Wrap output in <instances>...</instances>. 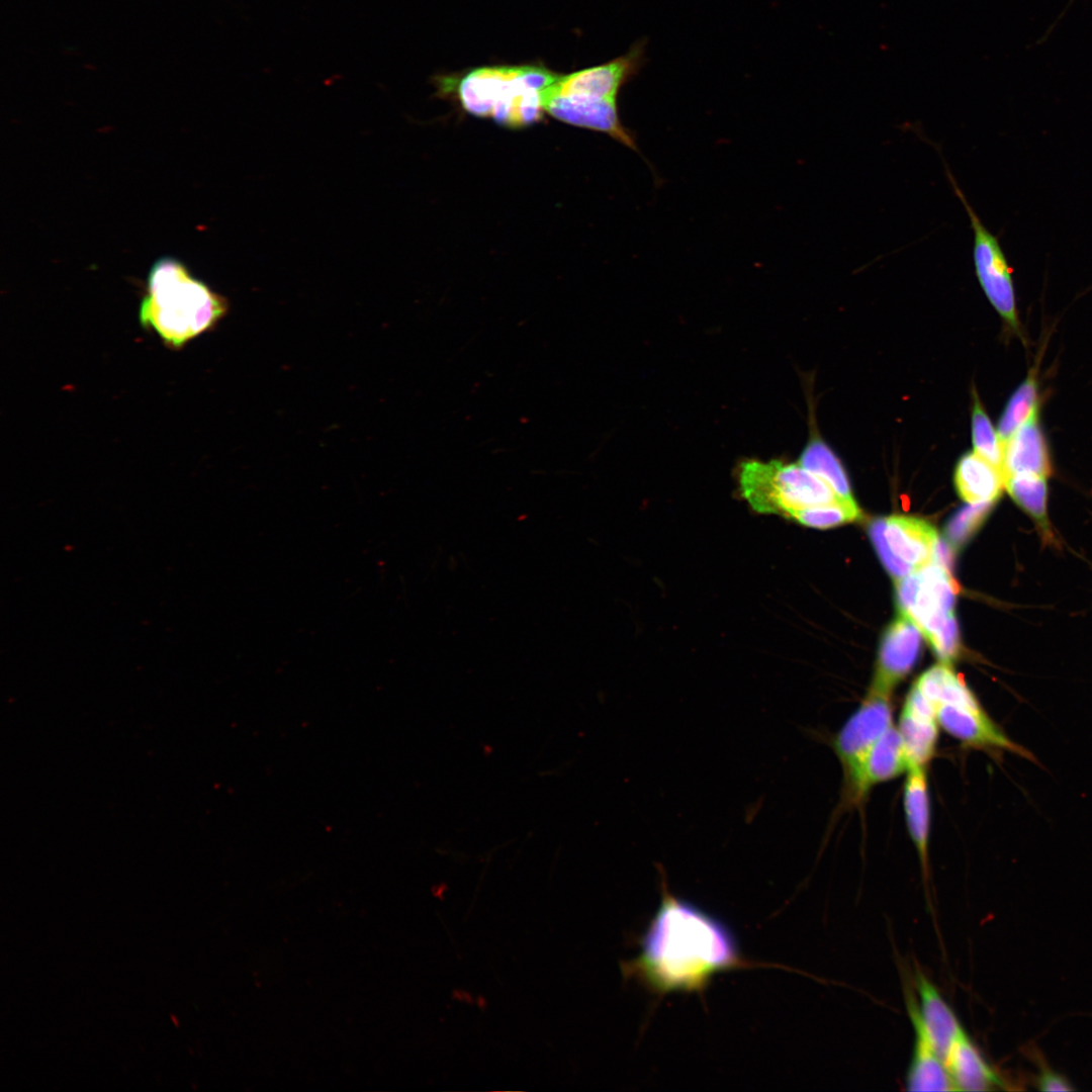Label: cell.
Segmentation results:
<instances>
[{
	"mask_svg": "<svg viewBox=\"0 0 1092 1092\" xmlns=\"http://www.w3.org/2000/svg\"><path fill=\"white\" fill-rule=\"evenodd\" d=\"M641 944L636 970L657 990H693L739 961L735 938L720 920L667 893Z\"/></svg>",
	"mask_w": 1092,
	"mask_h": 1092,
	"instance_id": "cell-1",
	"label": "cell"
},
{
	"mask_svg": "<svg viewBox=\"0 0 1092 1092\" xmlns=\"http://www.w3.org/2000/svg\"><path fill=\"white\" fill-rule=\"evenodd\" d=\"M146 283L139 322L171 350H181L190 341L213 330L230 308L223 295L172 257L158 259L151 267Z\"/></svg>",
	"mask_w": 1092,
	"mask_h": 1092,
	"instance_id": "cell-2",
	"label": "cell"
},
{
	"mask_svg": "<svg viewBox=\"0 0 1092 1092\" xmlns=\"http://www.w3.org/2000/svg\"><path fill=\"white\" fill-rule=\"evenodd\" d=\"M915 685L933 704L939 727L963 744L990 751L1006 750L1034 759L1031 752L1013 742L990 718L950 665L938 663L930 667Z\"/></svg>",
	"mask_w": 1092,
	"mask_h": 1092,
	"instance_id": "cell-3",
	"label": "cell"
},
{
	"mask_svg": "<svg viewBox=\"0 0 1092 1092\" xmlns=\"http://www.w3.org/2000/svg\"><path fill=\"white\" fill-rule=\"evenodd\" d=\"M739 490L759 514L792 518L799 511L837 503L838 497L820 477L800 463L745 460L738 468Z\"/></svg>",
	"mask_w": 1092,
	"mask_h": 1092,
	"instance_id": "cell-4",
	"label": "cell"
},
{
	"mask_svg": "<svg viewBox=\"0 0 1092 1092\" xmlns=\"http://www.w3.org/2000/svg\"><path fill=\"white\" fill-rule=\"evenodd\" d=\"M945 172L954 194L969 216L973 231V261L978 281L992 306L1020 336L1012 267L998 237L983 223L947 167Z\"/></svg>",
	"mask_w": 1092,
	"mask_h": 1092,
	"instance_id": "cell-5",
	"label": "cell"
},
{
	"mask_svg": "<svg viewBox=\"0 0 1092 1092\" xmlns=\"http://www.w3.org/2000/svg\"><path fill=\"white\" fill-rule=\"evenodd\" d=\"M901 614L911 619L928 640L954 616L958 584L947 570L929 562L896 580Z\"/></svg>",
	"mask_w": 1092,
	"mask_h": 1092,
	"instance_id": "cell-6",
	"label": "cell"
},
{
	"mask_svg": "<svg viewBox=\"0 0 1092 1092\" xmlns=\"http://www.w3.org/2000/svg\"><path fill=\"white\" fill-rule=\"evenodd\" d=\"M891 695L869 690L858 709L834 738L833 747L844 772L845 786L874 743L893 725Z\"/></svg>",
	"mask_w": 1092,
	"mask_h": 1092,
	"instance_id": "cell-7",
	"label": "cell"
},
{
	"mask_svg": "<svg viewBox=\"0 0 1092 1092\" xmlns=\"http://www.w3.org/2000/svg\"><path fill=\"white\" fill-rule=\"evenodd\" d=\"M646 40L633 43L628 52L607 63L582 69L558 79L544 95H572L617 101L621 88L632 80L646 63Z\"/></svg>",
	"mask_w": 1092,
	"mask_h": 1092,
	"instance_id": "cell-8",
	"label": "cell"
},
{
	"mask_svg": "<svg viewBox=\"0 0 1092 1092\" xmlns=\"http://www.w3.org/2000/svg\"><path fill=\"white\" fill-rule=\"evenodd\" d=\"M522 66L475 68L459 78L437 79L439 91L455 92L461 106L478 117H491L494 108L511 93L522 78Z\"/></svg>",
	"mask_w": 1092,
	"mask_h": 1092,
	"instance_id": "cell-9",
	"label": "cell"
},
{
	"mask_svg": "<svg viewBox=\"0 0 1092 1092\" xmlns=\"http://www.w3.org/2000/svg\"><path fill=\"white\" fill-rule=\"evenodd\" d=\"M543 107L565 123L600 131L640 153L635 136L621 122L617 101L572 95H544Z\"/></svg>",
	"mask_w": 1092,
	"mask_h": 1092,
	"instance_id": "cell-10",
	"label": "cell"
},
{
	"mask_svg": "<svg viewBox=\"0 0 1092 1092\" xmlns=\"http://www.w3.org/2000/svg\"><path fill=\"white\" fill-rule=\"evenodd\" d=\"M921 641L920 629L911 619L900 614L883 636L870 690L891 695L917 662Z\"/></svg>",
	"mask_w": 1092,
	"mask_h": 1092,
	"instance_id": "cell-11",
	"label": "cell"
},
{
	"mask_svg": "<svg viewBox=\"0 0 1092 1092\" xmlns=\"http://www.w3.org/2000/svg\"><path fill=\"white\" fill-rule=\"evenodd\" d=\"M915 986L917 998L908 996L907 1008L914 1012L931 1045L945 1062L965 1030L936 986L919 970L916 971Z\"/></svg>",
	"mask_w": 1092,
	"mask_h": 1092,
	"instance_id": "cell-12",
	"label": "cell"
},
{
	"mask_svg": "<svg viewBox=\"0 0 1092 1092\" xmlns=\"http://www.w3.org/2000/svg\"><path fill=\"white\" fill-rule=\"evenodd\" d=\"M908 757L897 727L892 725L871 747L852 781L845 786L847 801L858 803L876 785L907 771Z\"/></svg>",
	"mask_w": 1092,
	"mask_h": 1092,
	"instance_id": "cell-13",
	"label": "cell"
},
{
	"mask_svg": "<svg viewBox=\"0 0 1092 1092\" xmlns=\"http://www.w3.org/2000/svg\"><path fill=\"white\" fill-rule=\"evenodd\" d=\"M938 722L933 704L914 685L905 700L897 726L909 766H926L935 753Z\"/></svg>",
	"mask_w": 1092,
	"mask_h": 1092,
	"instance_id": "cell-14",
	"label": "cell"
},
{
	"mask_svg": "<svg viewBox=\"0 0 1092 1092\" xmlns=\"http://www.w3.org/2000/svg\"><path fill=\"white\" fill-rule=\"evenodd\" d=\"M1053 473L1051 455L1034 413L1004 446L1003 475L1034 474L1049 478Z\"/></svg>",
	"mask_w": 1092,
	"mask_h": 1092,
	"instance_id": "cell-15",
	"label": "cell"
},
{
	"mask_svg": "<svg viewBox=\"0 0 1092 1092\" xmlns=\"http://www.w3.org/2000/svg\"><path fill=\"white\" fill-rule=\"evenodd\" d=\"M885 537L895 555L914 569L932 561L939 538L929 523L906 516L885 519Z\"/></svg>",
	"mask_w": 1092,
	"mask_h": 1092,
	"instance_id": "cell-16",
	"label": "cell"
},
{
	"mask_svg": "<svg viewBox=\"0 0 1092 1092\" xmlns=\"http://www.w3.org/2000/svg\"><path fill=\"white\" fill-rule=\"evenodd\" d=\"M908 1014L915 1039L905 1088L908 1091H957L945 1062L931 1045L914 1012L908 1009Z\"/></svg>",
	"mask_w": 1092,
	"mask_h": 1092,
	"instance_id": "cell-17",
	"label": "cell"
},
{
	"mask_svg": "<svg viewBox=\"0 0 1092 1092\" xmlns=\"http://www.w3.org/2000/svg\"><path fill=\"white\" fill-rule=\"evenodd\" d=\"M926 766L911 765L907 769L903 803L907 827L916 847L924 878L928 875V841L930 806Z\"/></svg>",
	"mask_w": 1092,
	"mask_h": 1092,
	"instance_id": "cell-18",
	"label": "cell"
},
{
	"mask_svg": "<svg viewBox=\"0 0 1092 1092\" xmlns=\"http://www.w3.org/2000/svg\"><path fill=\"white\" fill-rule=\"evenodd\" d=\"M945 1064L957 1091H987L1004 1086L966 1031L949 1051Z\"/></svg>",
	"mask_w": 1092,
	"mask_h": 1092,
	"instance_id": "cell-19",
	"label": "cell"
},
{
	"mask_svg": "<svg viewBox=\"0 0 1092 1092\" xmlns=\"http://www.w3.org/2000/svg\"><path fill=\"white\" fill-rule=\"evenodd\" d=\"M954 483L960 496L969 504L995 503L1005 488L1003 473L975 452L960 459Z\"/></svg>",
	"mask_w": 1092,
	"mask_h": 1092,
	"instance_id": "cell-20",
	"label": "cell"
},
{
	"mask_svg": "<svg viewBox=\"0 0 1092 1092\" xmlns=\"http://www.w3.org/2000/svg\"><path fill=\"white\" fill-rule=\"evenodd\" d=\"M1046 477L1016 474L1005 478L1004 487L1017 506L1034 522L1044 544L1059 547L1048 515Z\"/></svg>",
	"mask_w": 1092,
	"mask_h": 1092,
	"instance_id": "cell-21",
	"label": "cell"
},
{
	"mask_svg": "<svg viewBox=\"0 0 1092 1092\" xmlns=\"http://www.w3.org/2000/svg\"><path fill=\"white\" fill-rule=\"evenodd\" d=\"M1037 365L1034 366L1009 398L1000 418L998 436L1004 446L1011 436L1038 411Z\"/></svg>",
	"mask_w": 1092,
	"mask_h": 1092,
	"instance_id": "cell-22",
	"label": "cell"
},
{
	"mask_svg": "<svg viewBox=\"0 0 1092 1092\" xmlns=\"http://www.w3.org/2000/svg\"><path fill=\"white\" fill-rule=\"evenodd\" d=\"M799 463L824 480L844 500H854L844 469L833 452L821 440L812 439L803 450Z\"/></svg>",
	"mask_w": 1092,
	"mask_h": 1092,
	"instance_id": "cell-23",
	"label": "cell"
},
{
	"mask_svg": "<svg viewBox=\"0 0 1092 1092\" xmlns=\"http://www.w3.org/2000/svg\"><path fill=\"white\" fill-rule=\"evenodd\" d=\"M972 435L974 452L1003 473V446L977 395L973 406Z\"/></svg>",
	"mask_w": 1092,
	"mask_h": 1092,
	"instance_id": "cell-24",
	"label": "cell"
},
{
	"mask_svg": "<svg viewBox=\"0 0 1092 1092\" xmlns=\"http://www.w3.org/2000/svg\"><path fill=\"white\" fill-rule=\"evenodd\" d=\"M861 513L854 502H837L799 511L792 520L812 528L827 529L854 522Z\"/></svg>",
	"mask_w": 1092,
	"mask_h": 1092,
	"instance_id": "cell-25",
	"label": "cell"
},
{
	"mask_svg": "<svg viewBox=\"0 0 1092 1092\" xmlns=\"http://www.w3.org/2000/svg\"><path fill=\"white\" fill-rule=\"evenodd\" d=\"M995 503L970 504L948 521L945 535L951 548H961L983 524Z\"/></svg>",
	"mask_w": 1092,
	"mask_h": 1092,
	"instance_id": "cell-26",
	"label": "cell"
},
{
	"mask_svg": "<svg viewBox=\"0 0 1092 1092\" xmlns=\"http://www.w3.org/2000/svg\"><path fill=\"white\" fill-rule=\"evenodd\" d=\"M869 535L883 565L896 580L915 570L912 566L895 555L889 546L885 537V519L880 518L874 520L870 524Z\"/></svg>",
	"mask_w": 1092,
	"mask_h": 1092,
	"instance_id": "cell-27",
	"label": "cell"
},
{
	"mask_svg": "<svg viewBox=\"0 0 1092 1092\" xmlns=\"http://www.w3.org/2000/svg\"><path fill=\"white\" fill-rule=\"evenodd\" d=\"M927 641L940 663L950 665L960 652V638L956 617L952 616L947 624Z\"/></svg>",
	"mask_w": 1092,
	"mask_h": 1092,
	"instance_id": "cell-28",
	"label": "cell"
},
{
	"mask_svg": "<svg viewBox=\"0 0 1092 1092\" xmlns=\"http://www.w3.org/2000/svg\"><path fill=\"white\" fill-rule=\"evenodd\" d=\"M1033 1059L1039 1068V1072L1035 1079L1036 1087L1041 1091H1073L1074 1087L1070 1081L1062 1074L1054 1071L1045 1063L1041 1054L1037 1051H1030Z\"/></svg>",
	"mask_w": 1092,
	"mask_h": 1092,
	"instance_id": "cell-29",
	"label": "cell"
},
{
	"mask_svg": "<svg viewBox=\"0 0 1092 1092\" xmlns=\"http://www.w3.org/2000/svg\"><path fill=\"white\" fill-rule=\"evenodd\" d=\"M952 551L953 549L947 541L938 538L933 550L932 561L941 565L945 570L951 573L953 562Z\"/></svg>",
	"mask_w": 1092,
	"mask_h": 1092,
	"instance_id": "cell-30",
	"label": "cell"
}]
</instances>
